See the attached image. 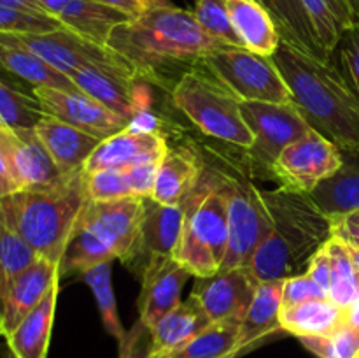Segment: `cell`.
<instances>
[{
	"instance_id": "cell-1",
	"label": "cell",
	"mask_w": 359,
	"mask_h": 358,
	"mask_svg": "<svg viewBox=\"0 0 359 358\" xmlns=\"http://www.w3.org/2000/svg\"><path fill=\"white\" fill-rule=\"evenodd\" d=\"M272 58L311 128L340 150H359V102L332 60L316 58L284 41Z\"/></svg>"
},
{
	"instance_id": "cell-2",
	"label": "cell",
	"mask_w": 359,
	"mask_h": 358,
	"mask_svg": "<svg viewBox=\"0 0 359 358\" xmlns=\"http://www.w3.org/2000/svg\"><path fill=\"white\" fill-rule=\"evenodd\" d=\"M107 46L123 56L137 77L154 76L177 63H200L226 48L202 30L195 14L181 7H156L118 25Z\"/></svg>"
},
{
	"instance_id": "cell-3",
	"label": "cell",
	"mask_w": 359,
	"mask_h": 358,
	"mask_svg": "<svg viewBox=\"0 0 359 358\" xmlns=\"http://www.w3.org/2000/svg\"><path fill=\"white\" fill-rule=\"evenodd\" d=\"M272 213V230L251 258L258 281H280L300 276L312 256L332 239L333 223L305 193L277 188L263 190Z\"/></svg>"
},
{
	"instance_id": "cell-4",
	"label": "cell",
	"mask_w": 359,
	"mask_h": 358,
	"mask_svg": "<svg viewBox=\"0 0 359 358\" xmlns=\"http://www.w3.org/2000/svg\"><path fill=\"white\" fill-rule=\"evenodd\" d=\"M88 202L84 172H74L44 188L20 190L0 199V220L41 258L58 263Z\"/></svg>"
},
{
	"instance_id": "cell-5",
	"label": "cell",
	"mask_w": 359,
	"mask_h": 358,
	"mask_svg": "<svg viewBox=\"0 0 359 358\" xmlns=\"http://www.w3.org/2000/svg\"><path fill=\"white\" fill-rule=\"evenodd\" d=\"M203 181L189 195L188 214L174 258L184 265L193 277H210L223 267L228 249V199L223 183Z\"/></svg>"
},
{
	"instance_id": "cell-6",
	"label": "cell",
	"mask_w": 359,
	"mask_h": 358,
	"mask_svg": "<svg viewBox=\"0 0 359 358\" xmlns=\"http://www.w3.org/2000/svg\"><path fill=\"white\" fill-rule=\"evenodd\" d=\"M207 70V69H205ZM175 107L205 135L248 151L255 142L242 100L207 70H186L172 90Z\"/></svg>"
},
{
	"instance_id": "cell-7",
	"label": "cell",
	"mask_w": 359,
	"mask_h": 358,
	"mask_svg": "<svg viewBox=\"0 0 359 358\" xmlns=\"http://www.w3.org/2000/svg\"><path fill=\"white\" fill-rule=\"evenodd\" d=\"M200 63L242 102H293L272 56L226 46L207 55Z\"/></svg>"
},
{
	"instance_id": "cell-8",
	"label": "cell",
	"mask_w": 359,
	"mask_h": 358,
	"mask_svg": "<svg viewBox=\"0 0 359 358\" xmlns=\"http://www.w3.org/2000/svg\"><path fill=\"white\" fill-rule=\"evenodd\" d=\"M228 199V249L221 269L248 267L258 246L272 230V213L263 190L223 181Z\"/></svg>"
},
{
	"instance_id": "cell-9",
	"label": "cell",
	"mask_w": 359,
	"mask_h": 358,
	"mask_svg": "<svg viewBox=\"0 0 359 358\" xmlns=\"http://www.w3.org/2000/svg\"><path fill=\"white\" fill-rule=\"evenodd\" d=\"M25 48L44 60L48 65L62 72L63 76L72 77L83 67H104L109 70L135 76L133 67L123 58L119 53L109 46H100L93 41L81 37L69 28H58L44 34H13ZM139 79V77H137Z\"/></svg>"
},
{
	"instance_id": "cell-10",
	"label": "cell",
	"mask_w": 359,
	"mask_h": 358,
	"mask_svg": "<svg viewBox=\"0 0 359 358\" xmlns=\"http://www.w3.org/2000/svg\"><path fill=\"white\" fill-rule=\"evenodd\" d=\"M242 116L255 137L248 150L249 157L266 172L272 171V165L290 144L311 130L293 102H242Z\"/></svg>"
},
{
	"instance_id": "cell-11",
	"label": "cell",
	"mask_w": 359,
	"mask_h": 358,
	"mask_svg": "<svg viewBox=\"0 0 359 358\" xmlns=\"http://www.w3.org/2000/svg\"><path fill=\"white\" fill-rule=\"evenodd\" d=\"M340 165V147L311 128L279 154L270 174L279 181L280 188L309 195L319 183L335 174Z\"/></svg>"
},
{
	"instance_id": "cell-12",
	"label": "cell",
	"mask_w": 359,
	"mask_h": 358,
	"mask_svg": "<svg viewBox=\"0 0 359 358\" xmlns=\"http://www.w3.org/2000/svg\"><path fill=\"white\" fill-rule=\"evenodd\" d=\"M144 211L146 199L140 197H123L107 202L88 200L77 221L98 235L116 258L130 263L139 256Z\"/></svg>"
},
{
	"instance_id": "cell-13",
	"label": "cell",
	"mask_w": 359,
	"mask_h": 358,
	"mask_svg": "<svg viewBox=\"0 0 359 358\" xmlns=\"http://www.w3.org/2000/svg\"><path fill=\"white\" fill-rule=\"evenodd\" d=\"M0 157L20 190L44 188L63 179L35 128L0 126Z\"/></svg>"
},
{
	"instance_id": "cell-14",
	"label": "cell",
	"mask_w": 359,
	"mask_h": 358,
	"mask_svg": "<svg viewBox=\"0 0 359 358\" xmlns=\"http://www.w3.org/2000/svg\"><path fill=\"white\" fill-rule=\"evenodd\" d=\"M32 93L41 102L46 114L55 116L100 140L109 139L130 126L126 119L79 90L67 91L58 88L34 86Z\"/></svg>"
},
{
	"instance_id": "cell-15",
	"label": "cell",
	"mask_w": 359,
	"mask_h": 358,
	"mask_svg": "<svg viewBox=\"0 0 359 358\" xmlns=\"http://www.w3.org/2000/svg\"><path fill=\"white\" fill-rule=\"evenodd\" d=\"M189 277L193 274L174 256L151 258L142 270L137 329L151 332L163 316L174 311L181 304V291Z\"/></svg>"
},
{
	"instance_id": "cell-16",
	"label": "cell",
	"mask_w": 359,
	"mask_h": 358,
	"mask_svg": "<svg viewBox=\"0 0 359 358\" xmlns=\"http://www.w3.org/2000/svg\"><path fill=\"white\" fill-rule=\"evenodd\" d=\"M258 284V277L249 265L221 269L214 276L198 279L191 295L198 298L210 321L228 318L244 319Z\"/></svg>"
},
{
	"instance_id": "cell-17",
	"label": "cell",
	"mask_w": 359,
	"mask_h": 358,
	"mask_svg": "<svg viewBox=\"0 0 359 358\" xmlns=\"http://www.w3.org/2000/svg\"><path fill=\"white\" fill-rule=\"evenodd\" d=\"M60 281V265L39 256L16 276L2 298L0 336L7 337Z\"/></svg>"
},
{
	"instance_id": "cell-18",
	"label": "cell",
	"mask_w": 359,
	"mask_h": 358,
	"mask_svg": "<svg viewBox=\"0 0 359 358\" xmlns=\"http://www.w3.org/2000/svg\"><path fill=\"white\" fill-rule=\"evenodd\" d=\"M168 151L167 140L156 130L128 128L100 140L84 164L83 172L90 174L104 168H128L147 158H161Z\"/></svg>"
},
{
	"instance_id": "cell-19",
	"label": "cell",
	"mask_w": 359,
	"mask_h": 358,
	"mask_svg": "<svg viewBox=\"0 0 359 358\" xmlns=\"http://www.w3.org/2000/svg\"><path fill=\"white\" fill-rule=\"evenodd\" d=\"M42 7L65 28L100 46H107L112 30L130 20L128 14L98 0H44Z\"/></svg>"
},
{
	"instance_id": "cell-20",
	"label": "cell",
	"mask_w": 359,
	"mask_h": 358,
	"mask_svg": "<svg viewBox=\"0 0 359 358\" xmlns=\"http://www.w3.org/2000/svg\"><path fill=\"white\" fill-rule=\"evenodd\" d=\"M70 79L79 88V91L90 95L128 123H132L140 114L135 76L90 65L77 70Z\"/></svg>"
},
{
	"instance_id": "cell-21",
	"label": "cell",
	"mask_w": 359,
	"mask_h": 358,
	"mask_svg": "<svg viewBox=\"0 0 359 358\" xmlns=\"http://www.w3.org/2000/svg\"><path fill=\"white\" fill-rule=\"evenodd\" d=\"M35 133L63 175L83 171L86 160L100 144L97 137L49 114L35 125Z\"/></svg>"
},
{
	"instance_id": "cell-22",
	"label": "cell",
	"mask_w": 359,
	"mask_h": 358,
	"mask_svg": "<svg viewBox=\"0 0 359 358\" xmlns=\"http://www.w3.org/2000/svg\"><path fill=\"white\" fill-rule=\"evenodd\" d=\"M342 151V165L309 197L332 221L359 211V150Z\"/></svg>"
},
{
	"instance_id": "cell-23",
	"label": "cell",
	"mask_w": 359,
	"mask_h": 358,
	"mask_svg": "<svg viewBox=\"0 0 359 358\" xmlns=\"http://www.w3.org/2000/svg\"><path fill=\"white\" fill-rule=\"evenodd\" d=\"M189 195L175 206H163L154 202L153 199H146L139 256L147 255L151 260L156 256L174 255L188 214Z\"/></svg>"
},
{
	"instance_id": "cell-24",
	"label": "cell",
	"mask_w": 359,
	"mask_h": 358,
	"mask_svg": "<svg viewBox=\"0 0 359 358\" xmlns=\"http://www.w3.org/2000/svg\"><path fill=\"white\" fill-rule=\"evenodd\" d=\"M203 165L193 151L184 147L168 150L161 158L151 199L163 206L181 204L198 186Z\"/></svg>"
},
{
	"instance_id": "cell-25",
	"label": "cell",
	"mask_w": 359,
	"mask_h": 358,
	"mask_svg": "<svg viewBox=\"0 0 359 358\" xmlns=\"http://www.w3.org/2000/svg\"><path fill=\"white\" fill-rule=\"evenodd\" d=\"M210 323L212 321L207 316V312L203 311L198 298L189 295L174 311L163 316L149 332V357L167 354L179 350L188 340H191L196 333L202 332L205 326H209Z\"/></svg>"
},
{
	"instance_id": "cell-26",
	"label": "cell",
	"mask_w": 359,
	"mask_h": 358,
	"mask_svg": "<svg viewBox=\"0 0 359 358\" xmlns=\"http://www.w3.org/2000/svg\"><path fill=\"white\" fill-rule=\"evenodd\" d=\"M226 7L244 48L272 56L283 41L272 14L258 0H226Z\"/></svg>"
},
{
	"instance_id": "cell-27",
	"label": "cell",
	"mask_w": 359,
	"mask_h": 358,
	"mask_svg": "<svg viewBox=\"0 0 359 358\" xmlns=\"http://www.w3.org/2000/svg\"><path fill=\"white\" fill-rule=\"evenodd\" d=\"M0 67L32 86L58 88L67 91L79 90L70 77L48 65L35 53L25 48L13 34H0Z\"/></svg>"
},
{
	"instance_id": "cell-28",
	"label": "cell",
	"mask_w": 359,
	"mask_h": 358,
	"mask_svg": "<svg viewBox=\"0 0 359 358\" xmlns=\"http://www.w3.org/2000/svg\"><path fill=\"white\" fill-rule=\"evenodd\" d=\"M56 300H58V283L49 290L41 304L28 312L23 321L6 337L11 353L16 354L18 358L48 357Z\"/></svg>"
},
{
	"instance_id": "cell-29",
	"label": "cell",
	"mask_w": 359,
	"mask_h": 358,
	"mask_svg": "<svg viewBox=\"0 0 359 358\" xmlns=\"http://www.w3.org/2000/svg\"><path fill=\"white\" fill-rule=\"evenodd\" d=\"M347 321V309L332 298H314L294 305H283L280 330L297 337L326 336Z\"/></svg>"
},
{
	"instance_id": "cell-30",
	"label": "cell",
	"mask_w": 359,
	"mask_h": 358,
	"mask_svg": "<svg viewBox=\"0 0 359 358\" xmlns=\"http://www.w3.org/2000/svg\"><path fill=\"white\" fill-rule=\"evenodd\" d=\"M283 286L280 281H262L255 298L241 323V351L252 346L263 337L280 330V311H283Z\"/></svg>"
},
{
	"instance_id": "cell-31",
	"label": "cell",
	"mask_w": 359,
	"mask_h": 358,
	"mask_svg": "<svg viewBox=\"0 0 359 358\" xmlns=\"http://www.w3.org/2000/svg\"><path fill=\"white\" fill-rule=\"evenodd\" d=\"M272 14L280 39L307 55L330 60L319 46L311 18L305 13L300 0H258Z\"/></svg>"
},
{
	"instance_id": "cell-32",
	"label": "cell",
	"mask_w": 359,
	"mask_h": 358,
	"mask_svg": "<svg viewBox=\"0 0 359 358\" xmlns=\"http://www.w3.org/2000/svg\"><path fill=\"white\" fill-rule=\"evenodd\" d=\"M241 323L238 318L212 321L184 346L167 354L174 358H231L241 351Z\"/></svg>"
},
{
	"instance_id": "cell-33",
	"label": "cell",
	"mask_w": 359,
	"mask_h": 358,
	"mask_svg": "<svg viewBox=\"0 0 359 358\" xmlns=\"http://www.w3.org/2000/svg\"><path fill=\"white\" fill-rule=\"evenodd\" d=\"M305 13L311 18L319 46L328 58L339 44L347 28L356 25L346 0H300Z\"/></svg>"
},
{
	"instance_id": "cell-34",
	"label": "cell",
	"mask_w": 359,
	"mask_h": 358,
	"mask_svg": "<svg viewBox=\"0 0 359 358\" xmlns=\"http://www.w3.org/2000/svg\"><path fill=\"white\" fill-rule=\"evenodd\" d=\"M116 255L98 235L77 221L60 260V276L67 272H86L91 267L112 262Z\"/></svg>"
},
{
	"instance_id": "cell-35",
	"label": "cell",
	"mask_w": 359,
	"mask_h": 358,
	"mask_svg": "<svg viewBox=\"0 0 359 358\" xmlns=\"http://www.w3.org/2000/svg\"><path fill=\"white\" fill-rule=\"evenodd\" d=\"M332 265V281H330V298L340 307H349L359 298V279L354 269L353 258L344 241L332 235L326 242Z\"/></svg>"
},
{
	"instance_id": "cell-36",
	"label": "cell",
	"mask_w": 359,
	"mask_h": 358,
	"mask_svg": "<svg viewBox=\"0 0 359 358\" xmlns=\"http://www.w3.org/2000/svg\"><path fill=\"white\" fill-rule=\"evenodd\" d=\"M81 276H83V279L90 286L91 293H93L105 330L121 346L126 339V332L123 329L121 321H119L118 304H116L114 288H112V262H105L97 267H91V269H88Z\"/></svg>"
},
{
	"instance_id": "cell-37",
	"label": "cell",
	"mask_w": 359,
	"mask_h": 358,
	"mask_svg": "<svg viewBox=\"0 0 359 358\" xmlns=\"http://www.w3.org/2000/svg\"><path fill=\"white\" fill-rule=\"evenodd\" d=\"M37 258V253L0 220V312L2 298L9 290L11 283Z\"/></svg>"
},
{
	"instance_id": "cell-38",
	"label": "cell",
	"mask_w": 359,
	"mask_h": 358,
	"mask_svg": "<svg viewBox=\"0 0 359 358\" xmlns=\"http://www.w3.org/2000/svg\"><path fill=\"white\" fill-rule=\"evenodd\" d=\"M44 116V109L34 93L25 95L0 81V126L35 128Z\"/></svg>"
},
{
	"instance_id": "cell-39",
	"label": "cell",
	"mask_w": 359,
	"mask_h": 358,
	"mask_svg": "<svg viewBox=\"0 0 359 358\" xmlns=\"http://www.w3.org/2000/svg\"><path fill=\"white\" fill-rule=\"evenodd\" d=\"M318 358H359V326L346 321L326 336L298 337Z\"/></svg>"
},
{
	"instance_id": "cell-40",
	"label": "cell",
	"mask_w": 359,
	"mask_h": 358,
	"mask_svg": "<svg viewBox=\"0 0 359 358\" xmlns=\"http://www.w3.org/2000/svg\"><path fill=\"white\" fill-rule=\"evenodd\" d=\"M193 14L202 30L216 39L217 42L231 46V48H244L233 25H231L226 0H196Z\"/></svg>"
},
{
	"instance_id": "cell-41",
	"label": "cell",
	"mask_w": 359,
	"mask_h": 358,
	"mask_svg": "<svg viewBox=\"0 0 359 358\" xmlns=\"http://www.w3.org/2000/svg\"><path fill=\"white\" fill-rule=\"evenodd\" d=\"M84 190H86L88 200H93V202L135 197L126 168H104V171H95L90 174L84 172Z\"/></svg>"
},
{
	"instance_id": "cell-42",
	"label": "cell",
	"mask_w": 359,
	"mask_h": 358,
	"mask_svg": "<svg viewBox=\"0 0 359 358\" xmlns=\"http://www.w3.org/2000/svg\"><path fill=\"white\" fill-rule=\"evenodd\" d=\"M330 60L359 102V23L344 32Z\"/></svg>"
},
{
	"instance_id": "cell-43",
	"label": "cell",
	"mask_w": 359,
	"mask_h": 358,
	"mask_svg": "<svg viewBox=\"0 0 359 358\" xmlns=\"http://www.w3.org/2000/svg\"><path fill=\"white\" fill-rule=\"evenodd\" d=\"M65 28L55 16L0 6V34H44Z\"/></svg>"
},
{
	"instance_id": "cell-44",
	"label": "cell",
	"mask_w": 359,
	"mask_h": 358,
	"mask_svg": "<svg viewBox=\"0 0 359 358\" xmlns=\"http://www.w3.org/2000/svg\"><path fill=\"white\" fill-rule=\"evenodd\" d=\"M314 298H330L328 293L307 274L293 276L284 279L283 305H294L300 302L314 300Z\"/></svg>"
},
{
	"instance_id": "cell-45",
	"label": "cell",
	"mask_w": 359,
	"mask_h": 358,
	"mask_svg": "<svg viewBox=\"0 0 359 358\" xmlns=\"http://www.w3.org/2000/svg\"><path fill=\"white\" fill-rule=\"evenodd\" d=\"M161 158H147V160H142L139 161V164L126 168L133 195L140 197V199H151L154 190V183H156L158 168H160L161 164Z\"/></svg>"
},
{
	"instance_id": "cell-46",
	"label": "cell",
	"mask_w": 359,
	"mask_h": 358,
	"mask_svg": "<svg viewBox=\"0 0 359 358\" xmlns=\"http://www.w3.org/2000/svg\"><path fill=\"white\" fill-rule=\"evenodd\" d=\"M307 274L311 279H314L326 293H330V281H332V265H330V255L326 244L312 256L311 263H309ZM330 297V295H328Z\"/></svg>"
},
{
	"instance_id": "cell-47",
	"label": "cell",
	"mask_w": 359,
	"mask_h": 358,
	"mask_svg": "<svg viewBox=\"0 0 359 358\" xmlns=\"http://www.w3.org/2000/svg\"><path fill=\"white\" fill-rule=\"evenodd\" d=\"M98 2L105 4L109 7H114V9L128 14L130 18L140 16V14L147 13L151 9H156V7L172 6L170 0H98Z\"/></svg>"
},
{
	"instance_id": "cell-48",
	"label": "cell",
	"mask_w": 359,
	"mask_h": 358,
	"mask_svg": "<svg viewBox=\"0 0 359 358\" xmlns=\"http://www.w3.org/2000/svg\"><path fill=\"white\" fill-rule=\"evenodd\" d=\"M333 223V235L344 241L346 244L359 248V223L340 218V220L332 221Z\"/></svg>"
},
{
	"instance_id": "cell-49",
	"label": "cell",
	"mask_w": 359,
	"mask_h": 358,
	"mask_svg": "<svg viewBox=\"0 0 359 358\" xmlns=\"http://www.w3.org/2000/svg\"><path fill=\"white\" fill-rule=\"evenodd\" d=\"M0 6H9L16 7V9L28 11V13H39V14H48V11L37 2V0H0ZM51 16V14H49Z\"/></svg>"
},
{
	"instance_id": "cell-50",
	"label": "cell",
	"mask_w": 359,
	"mask_h": 358,
	"mask_svg": "<svg viewBox=\"0 0 359 358\" xmlns=\"http://www.w3.org/2000/svg\"><path fill=\"white\" fill-rule=\"evenodd\" d=\"M14 192H20V188H18L16 183L13 181L6 164H4L2 157H0V199H2V197L11 195V193Z\"/></svg>"
},
{
	"instance_id": "cell-51",
	"label": "cell",
	"mask_w": 359,
	"mask_h": 358,
	"mask_svg": "<svg viewBox=\"0 0 359 358\" xmlns=\"http://www.w3.org/2000/svg\"><path fill=\"white\" fill-rule=\"evenodd\" d=\"M347 321H349L351 325L359 326V298L353 305L347 307Z\"/></svg>"
},
{
	"instance_id": "cell-52",
	"label": "cell",
	"mask_w": 359,
	"mask_h": 358,
	"mask_svg": "<svg viewBox=\"0 0 359 358\" xmlns=\"http://www.w3.org/2000/svg\"><path fill=\"white\" fill-rule=\"evenodd\" d=\"M346 4L349 6L351 13H353L354 20L359 23V0H346Z\"/></svg>"
},
{
	"instance_id": "cell-53",
	"label": "cell",
	"mask_w": 359,
	"mask_h": 358,
	"mask_svg": "<svg viewBox=\"0 0 359 358\" xmlns=\"http://www.w3.org/2000/svg\"><path fill=\"white\" fill-rule=\"evenodd\" d=\"M346 220H349V221H354V223H359V211H354V213L347 214V216H346Z\"/></svg>"
},
{
	"instance_id": "cell-54",
	"label": "cell",
	"mask_w": 359,
	"mask_h": 358,
	"mask_svg": "<svg viewBox=\"0 0 359 358\" xmlns=\"http://www.w3.org/2000/svg\"><path fill=\"white\" fill-rule=\"evenodd\" d=\"M149 358H174L170 354H158V357H149Z\"/></svg>"
},
{
	"instance_id": "cell-55",
	"label": "cell",
	"mask_w": 359,
	"mask_h": 358,
	"mask_svg": "<svg viewBox=\"0 0 359 358\" xmlns=\"http://www.w3.org/2000/svg\"><path fill=\"white\" fill-rule=\"evenodd\" d=\"M6 358H18V357H16V354L11 353V351H9V353H7V357H6Z\"/></svg>"
},
{
	"instance_id": "cell-56",
	"label": "cell",
	"mask_w": 359,
	"mask_h": 358,
	"mask_svg": "<svg viewBox=\"0 0 359 358\" xmlns=\"http://www.w3.org/2000/svg\"><path fill=\"white\" fill-rule=\"evenodd\" d=\"M37 2H39V4H41V6H42V2H44V0H37Z\"/></svg>"
}]
</instances>
